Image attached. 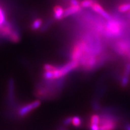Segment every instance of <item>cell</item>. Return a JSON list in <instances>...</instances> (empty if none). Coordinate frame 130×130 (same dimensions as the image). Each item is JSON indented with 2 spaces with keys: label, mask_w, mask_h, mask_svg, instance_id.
<instances>
[{
  "label": "cell",
  "mask_w": 130,
  "mask_h": 130,
  "mask_svg": "<svg viewBox=\"0 0 130 130\" xmlns=\"http://www.w3.org/2000/svg\"><path fill=\"white\" fill-rule=\"evenodd\" d=\"M95 1L93 0H83L80 3L81 8H89L92 6Z\"/></svg>",
  "instance_id": "4fadbf2b"
},
{
  "label": "cell",
  "mask_w": 130,
  "mask_h": 130,
  "mask_svg": "<svg viewBox=\"0 0 130 130\" xmlns=\"http://www.w3.org/2000/svg\"><path fill=\"white\" fill-rule=\"evenodd\" d=\"M109 23L107 26V33L111 36H116L119 35L121 32V28L120 25L116 21H111L110 19Z\"/></svg>",
  "instance_id": "277c9868"
},
{
  "label": "cell",
  "mask_w": 130,
  "mask_h": 130,
  "mask_svg": "<svg viewBox=\"0 0 130 130\" xmlns=\"http://www.w3.org/2000/svg\"><path fill=\"white\" fill-rule=\"evenodd\" d=\"M130 75V63H128L126 65L124 75H123L126 76V77H129Z\"/></svg>",
  "instance_id": "d6986e66"
},
{
  "label": "cell",
  "mask_w": 130,
  "mask_h": 130,
  "mask_svg": "<svg viewBox=\"0 0 130 130\" xmlns=\"http://www.w3.org/2000/svg\"><path fill=\"white\" fill-rule=\"evenodd\" d=\"M118 11L121 13H126L130 11V3L122 4L118 7Z\"/></svg>",
  "instance_id": "7c38bea8"
},
{
  "label": "cell",
  "mask_w": 130,
  "mask_h": 130,
  "mask_svg": "<svg viewBox=\"0 0 130 130\" xmlns=\"http://www.w3.org/2000/svg\"><path fill=\"white\" fill-rule=\"evenodd\" d=\"M81 7L80 5L78 6H73V5H70L69 7L66 8L64 10V18L69 17V16L72 15V14L77 13L81 10Z\"/></svg>",
  "instance_id": "ba28073f"
},
{
  "label": "cell",
  "mask_w": 130,
  "mask_h": 130,
  "mask_svg": "<svg viewBox=\"0 0 130 130\" xmlns=\"http://www.w3.org/2000/svg\"><path fill=\"white\" fill-rule=\"evenodd\" d=\"M99 130H115L117 126L116 119L109 115H101Z\"/></svg>",
  "instance_id": "3957f363"
},
{
  "label": "cell",
  "mask_w": 130,
  "mask_h": 130,
  "mask_svg": "<svg viewBox=\"0 0 130 130\" xmlns=\"http://www.w3.org/2000/svg\"><path fill=\"white\" fill-rule=\"evenodd\" d=\"M44 69L46 72H52V71H55L57 68L56 66H53V65L50 64H46L44 65Z\"/></svg>",
  "instance_id": "e0dca14e"
},
{
  "label": "cell",
  "mask_w": 130,
  "mask_h": 130,
  "mask_svg": "<svg viewBox=\"0 0 130 130\" xmlns=\"http://www.w3.org/2000/svg\"><path fill=\"white\" fill-rule=\"evenodd\" d=\"M90 53V48L84 40H79L74 45L71 53L72 60L79 61L83 56Z\"/></svg>",
  "instance_id": "7a4b0ae2"
},
{
  "label": "cell",
  "mask_w": 130,
  "mask_h": 130,
  "mask_svg": "<svg viewBox=\"0 0 130 130\" xmlns=\"http://www.w3.org/2000/svg\"><path fill=\"white\" fill-rule=\"evenodd\" d=\"M43 24V19L40 18H37L32 21V22L31 24L30 28L32 31H37L39 29H40Z\"/></svg>",
  "instance_id": "30bf717a"
},
{
  "label": "cell",
  "mask_w": 130,
  "mask_h": 130,
  "mask_svg": "<svg viewBox=\"0 0 130 130\" xmlns=\"http://www.w3.org/2000/svg\"><path fill=\"white\" fill-rule=\"evenodd\" d=\"M72 118H71V117H68V118H67L64 120L63 123H64V125H69L72 123Z\"/></svg>",
  "instance_id": "ffe728a7"
},
{
  "label": "cell",
  "mask_w": 130,
  "mask_h": 130,
  "mask_svg": "<svg viewBox=\"0 0 130 130\" xmlns=\"http://www.w3.org/2000/svg\"><path fill=\"white\" fill-rule=\"evenodd\" d=\"M14 94V82L13 79H10L9 83V97L13 98Z\"/></svg>",
  "instance_id": "5bb4252c"
},
{
  "label": "cell",
  "mask_w": 130,
  "mask_h": 130,
  "mask_svg": "<svg viewBox=\"0 0 130 130\" xmlns=\"http://www.w3.org/2000/svg\"><path fill=\"white\" fill-rule=\"evenodd\" d=\"M125 130H130V123H127L124 125Z\"/></svg>",
  "instance_id": "44dd1931"
},
{
  "label": "cell",
  "mask_w": 130,
  "mask_h": 130,
  "mask_svg": "<svg viewBox=\"0 0 130 130\" xmlns=\"http://www.w3.org/2000/svg\"><path fill=\"white\" fill-rule=\"evenodd\" d=\"M100 115H97V114H94V115H92L90 117V125H97L98 126L99 123H100Z\"/></svg>",
  "instance_id": "8fae6325"
},
{
  "label": "cell",
  "mask_w": 130,
  "mask_h": 130,
  "mask_svg": "<svg viewBox=\"0 0 130 130\" xmlns=\"http://www.w3.org/2000/svg\"><path fill=\"white\" fill-rule=\"evenodd\" d=\"M40 105V102L39 101H36L32 102L28 104L24 105V107H21L20 110H19V115L21 116H24L25 115H28L30 113L32 110L36 109L37 107Z\"/></svg>",
  "instance_id": "5b68a950"
},
{
  "label": "cell",
  "mask_w": 130,
  "mask_h": 130,
  "mask_svg": "<svg viewBox=\"0 0 130 130\" xmlns=\"http://www.w3.org/2000/svg\"><path fill=\"white\" fill-rule=\"evenodd\" d=\"M72 124L74 126L78 127L81 125V119L78 116H74L72 118Z\"/></svg>",
  "instance_id": "2e32d148"
},
{
  "label": "cell",
  "mask_w": 130,
  "mask_h": 130,
  "mask_svg": "<svg viewBox=\"0 0 130 130\" xmlns=\"http://www.w3.org/2000/svg\"><path fill=\"white\" fill-rule=\"evenodd\" d=\"M121 86L122 87H126L129 82V77L123 75L121 79Z\"/></svg>",
  "instance_id": "ac0fdd59"
},
{
  "label": "cell",
  "mask_w": 130,
  "mask_h": 130,
  "mask_svg": "<svg viewBox=\"0 0 130 130\" xmlns=\"http://www.w3.org/2000/svg\"><path fill=\"white\" fill-rule=\"evenodd\" d=\"M117 51L120 54L125 55L129 53L130 50V46L128 43L125 42H121L119 43L117 45Z\"/></svg>",
  "instance_id": "9c48e42d"
},
{
  "label": "cell",
  "mask_w": 130,
  "mask_h": 130,
  "mask_svg": "<svg viewBox=\"0 0 130 130\" xmlns=\"http://www.w3.org/2000/svg\"><path fill=\"white\" fill-rule=\"evenodd\" d=\"M91 8L93 10V11L96 13L100 14L102 17H103L104 18L107 19V20L109 21L110 19H111L110 14L107 11H105V9L99 3L95 2Z\"/></svg>",
  "instance_id": "8992f818"
},
{
  "label": "cell",
  "mask_w": 130,
  "mask_h": 130,
  "mask_svg": "<svg viewBox=\"0 0 130 130\" xmlns=\"http://www.w3.org/2000/svg\"><path fill=\"white\" fill-rule=\"evenodd\" d=\"M64 9L59 5H57L53 7V18L56 20H61L64 18Z\"/></svg>",
  "instance_id": "52a82bcc"
},
{
  "label": "cell",
  "mask_w": 130,
  "mask_h": 130,
  "mask_svg": "<svg viewBox=\"0 0 130 130\" xmlns=\"http://www.w3.org/2000/svg\"><path fill=\"white\" fill-rule=\"evenodd\" d=\"M6 22H7V21H6V14H5V12L0 6V26L3 25Z\"/></svg>",
  "instance_id": "9a60e30c"
},
{
  "label": "cell",
  "mask_w": 130,
  "mask_h": 130,
  "mask_svg": "<svg viewBox=\"0 0 130 130\" xmlns=\"http://www.w3.org/2000/svg\"><path fill=\"white\" fill-rule=\"evenodd\" d=\"M78 61L71 60L60 68H57L55 71L52 72H46L43 74V77L48 80H52L64 77L68 73L73 71L79 66Z\"/></svg>",
  "instance_id": "6da1fadb"
}]
</instances>
